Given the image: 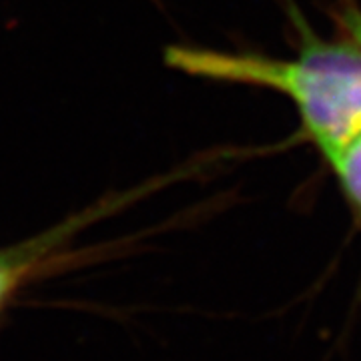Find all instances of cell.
Masks as SVG:
<instances>
[{
  "label": "cell",
  "instance_id": "obj_4",
  "mask_svg": "<svg viewBox=\"0 0 361 361\" xmlns=\"http://www.w3.org/2000/svg\"><path fill=\"white\" fill-rule=\"evenodd\" d=\"M337 23L343 30V37L349 39L353 44H357L361 49V8L353 4H345L339 8L336 14Z\"/></svg>",
  "mask_w": 361,
  "mask_h": 361
},
{
  "label": "cell",
  "instance_id": "obj_2",
  "mask_svg": "<svg viewBox=\"0 0 361 361\" xmlns=\"http://www.w3.org/2000/svg\"><path fill=\"white\" fill-rule=\"evenodd\" d=\"M149 191H153V187L145 185L127 193L106 197L103 201L85 207L78 213L68 215L61 223L52 225L51 229H44L14 245L0 247V313L28 285L51 275L73 259L71 247L80 231L89 229L90 225L99 223L106 215H113L118 209L133 203L135 197H141Z\"/></svg>",
  "mask_w": 361,
  "mask_h": 361
},
{
  "label": "cell",
  "instance_id": "obj_1",
  "mask_svg": "<svg viewBox=\"0 0 361 361\" xmlns=\"http://www.w3.org/2000/svg\"><path fill=\"white\" fill-rule=\"evenodd\" d=\"M165 63L189 77L281 92L319 153L361 129V49L345 37L307 39L295 59L171 44Z\"/></svg>",
  "mask_w": 361,
  "mask_h": 361
},
{
  "label": "cell",
  "instance_id": "obj_3",
  "mask_svg": "<svg viewBox=\"0 0 361 361\" xmlns=\"http://www.w3.org/2000/svg\"><path fill=\"white\" fill-rule=\"evenodd\" d=\"M322 155L331 169L353 217L361 225V129L322 151Z\"/></svg>",
  "mask_w": 361,
  "mask_h": 361
}]
</instances>
